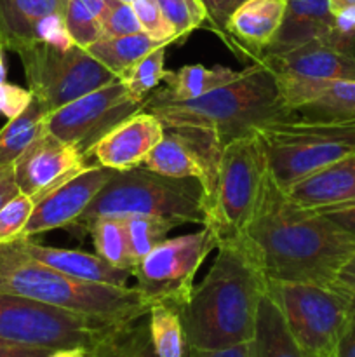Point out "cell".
I'll return each instance as SVG.
<instances>
[{
	"label": "cell",
	"mask_w": 355,
	"mask_h": 357,
	"mask_svg": "<svg viewBox=\"0 0 355 357\" xmlns=\"http://www.w3.org/2000/svg\"><path fill=\"white\" fill-rule=\"evenodd\" d=\"M115 2H122V3H132V2H136V0H115Z\"/></svg>",
	"instance_id": "cell-52"
},
{
	"label": "cell",
	"mask_w": 355,
	"mask_h": 357,
	"mask_svg": "<svg viewBox=\"0 0 355 357\" xmlns=\"http://www.w3.org/2000/svg\"><path fill=\"white\" fill-rule=\"evenodd\" d=\"M35 201L24 194H17L0 209V246L16 243L23 237L26 223L30 220Z\"/></svg>",
	"instance_id": "cell-33"
},
{
	"label": "cell",
	"mask_w": 355,
	"mask_h": 357,
	"mask_svg": "<svg viewBox=\"0 0 355 357\" xmlns=\"http://www.w3.org/2000/svg\"><path fill=\"white\" fill-rule=\"evenodd\" d=\"M96 253L113 267L131 271L136 261L129 250L127 232L120 218H96L87 225Z\"/></svg>",
	"instance_id": "cell-28"
},
{
	"label": "cell",
	"mask_w": 355,
	"mask_h": 357,
	"mask_svg": "<svg viewBox=\"0 0 355 357\" xmlns=\"http://www.w3.org/2000/svg\"><path fill=\"white\" fill-rule=\"evenodd\" d=\"M155 2L174 28L178 42H183L191 31L207 24V10L200 0H155Z\"/></svg>",
	"instance_id": "cell-31"
},
{
	"label": "cell",
	"mask_w": 355,
	"mask_h": 357,
	"mask_svg": "<svg viewBox=\"0 0 355 357\" xmlns=\"http://www.w3.org/2000/svg\"><path fill=\"white\" fill-rule=\"evenodd\" d=\"M17 244L21 250L40 264L63 272L73 279L86 282H100V284L127 286L131 271L113 267L97 253H86V251L65 250V248H52L38 244L31 239H19Z\"/></svg>",
	"instance_id": "cell-20"
},
{
	"label": "cell",
	"mask_w": 355,
	"mask_h": 357,
	"mask_svg": "<svg viewBox=\"0 0 355 357\" xmlns=\"http://www.w3.org/2000/svg\"><path fill=\"white\" fill-rule=\"evenodd\" d=\"M68 0H0V44L19 52L37 44L35 28L49 14H65Z\"/></svg>",
	"instance_id": "cell-22"
},
{
	"label": "cell",
	"mask_w": 355,
	"mask_h": 357,
	"mask_svg": "<svg viewBox=\"0 0 355 357\" xmlns=\"http://www.w3.org/2000/svg\"><path fill=\"white\" fill-rule=\"evenodd\" d=\"M274 75L306 80H355V52L326 40H312L278 56L260 59Z\"/></svg>",
	"instance_id": "cell-17"
},
{
	"label": "cell",
	"mask_w": 355,
	"mask_h": 357,
	"mask_svg": "<svg viewBox=\"0 0 355 357\" xmlns=\"http://www.w3.org/2000/svg\"><path fill=\"white\" fill-rule=\"evenodd\" d=\"M122 222L125 225L129 250L136 264L157 244L166 241L171 230L178 227L176 222L159 218V216H127V218H122Z\"/></svg>",
	"instance_id": "cell-29"
},
{
	"label": "cell",
	"mask_w": 355,
	"mask_h": 357,
	"mask_svg": "<svg viewBox=\"0 0 355 357\" xmlns=\"http://www.w3.org/2000/svg\"><path fill=\"white\" fill-rule=\"evenodd\" d=\"M333 357H355V312L352 314L347 328L341 333L336 349L333 352Z\"/></svg>",
	"instance_id": "cell-43"
},
{
	"label": "cell",
	"mask_w": 355,
	"mask_h": 357,
	"mask_svg": "<svg viewBox=\"0 0 355 357\" xmlns=\"http://www.w3.org/2000/svg\"><path fill=\"white\" fill-rule=\"evenodd\" d=\"M134 330L136 323L131 326H125L122 330L115 331L108 338H104L101 344L93 349L90 357H132L134 349Z\"/></svg>",
	"instance_id": "cell-37"
},
{
	"label": "cell",
	"mask_w": 355,
	"mask_h": 357,
	"mask_svg": "<svg viewBox=\"0 0 355 357\" xmlns=\"http://www.w3.org/2000/svg\"><path fill=\"white\" fill-rule=\"evenodd\" d=\"M17 56L23 63L28 89L51 112L118 79L79 45L61 51L37 42Z\"/></svg>",
	"instance_id": "cell-10"
},
{
	"label": "cell",
	"mask_w": 355,
	"mask_h": 357,
	"mask_svg": "<svg viewBox=\"0 0 355 357\" xmlns=\"http://www.w3.org/2000/svg\"><path fill=\"white\" fill-rule=\"evenodd\" d=\"M31 100H33V94L30 89L10 82L0 84V115H3L7 121L23 114Z\"/></svg>",
	"instance_id": "cell-38"
},
{
	"label": "cell",
	"mask_w": 355,
	"mask_h": 357,
	"mask_svg": "<svg viewBox=\"0 0 355 357\" xmlns=\"http://www.w3.org/2000/svg\"><path fill=\"white\" fill-rule=\"evenodd\" d=\"M287 107L301 121L355 122V80H306L277 77Z\"/></svg>",
	"instance_id": "cell-15"
},
{
	"label": "cell",
	"mask_w": 355,
	"mask_h": 357,
	"mask_svg": "<svg viewBox=\"0 0 355 357\" xmlns=\"http://www.w3.org/2000/svg\"><path fill=\"white\" fill-rule=\"evenodd\" d=\"M51 114L40 100L33 98L26 110L10 119L0 129V166H9L45 131V119Z\"/></svg>",
	"instance_id": "cell-26"
},
{
	"label": "cell",
	"mask_w": 355,
	"mask_h": 357,
	"mask_svg": "<svg viewBox=\"0 0 355 357\" xmlns=\"http://www.w3.org/2000/svg\"><path fill=\"white\" fill-rule=\"evenodd\" d=\"M267 278L242 239L221 241L204 281L180 305L188 349L219 351L253 340Z\"/></svg>",
	"instance_id": "cell-2"
},
{
	"label": "cell",
	"mask_w": 355,
	"mask_h": 357,
	"mask_svg": "<svg viewBox=\"0 0 355 357\" xmlns=\"http://www.w3.org/2000/svg\"><path fill=\"white\" fill-rule=\"evenodd\" d=\"M80 2H82L84 6H86L87 9H89L90 13L101 21V24H103L104 17H106V14L110 13L113 0H80Z\"/></svg>",
	"instance_id": "cell-47"
},
{
	"label": "cell",
	"mask_w": 355,
	"mask_h": 357,
	"mask_svg": "<svg viewBox=\"0 0 355 357\" xmlns=\"http://www.w3.org/2000/svg\"><path fill=\"white\" fill-rule=\"evenodd\" d=\"M268 296L281 310L296 344L310 357H333L355 312V296L338 284L267 281Z\"/></svg>",
	"instance_id": "cell-7"
},
{
	"label": "cell",
	"mask_w": 355,
	"mask_h": 357,
	"mask_svg": "<svg viewBox=\"0 0 355 357\" xmlns=\"http://www.w3.org/2000/svg\"><path fill=\"white\" fill-rule=\"evenodd\" d=\"M249 349L251 357H310L296 344L285 326L281 310L267 293L260 300Z\"/></svg>",
	"instance_id": "cell-24"
},
{
	"label": "cell",
	"mask_w": 355,
	"mask_h": 357,
	"mask_svg": "<svg viewBox=\"0 0 355 357\" xmlns=\"http://www.w3.org/2000/svg\"><path fill=\"white\" fill-rule=\"evenodd\" d=\"M19 194L16 176H14V166H0V209Z\"/></svg>",
	"instance_id": "cell-41"
},
{
	"label": "cell",
	"mask_w": 355,
	"mask_h": 357,
	"mask_svg": "<svg viewBox=\"0 0 355 357\" xmlns=\"http://www.w3.org/2000/svg\"><path fill=\"white\" fill-rule=\"evenodd\" d=\"M268 169L265 150L254 135L226 143L221 152L214 197L205 216V225L221 241L242 237Z\"/></svg>",
	"instance_id": "cell-9"
},
{
	"label": "cell",
	"mask_w": 355,
	"mask_h": 357,
	"mask_svg": "<svg viewBox=\"0 0 355 357\" xmlns=\"http://www.w3.org/2000/svg\"><path fill=\"white\" fill-rule=\"evenodd\" d=\"M166 47L167 45H162V47L148 52L145 58L139 59L136 65H132L131 68L125 70V72L118 77L131 96L138 98V100H146V98L150 96V93H152L160 82H164V77H166L167 72Z\"/></svg>",
	"instance_id": "cell-30"
},
{
	"label": "cell",
	"mask_w": 355,
	"mask_h": 357,
	"mask_svg": "<svg viewBox=\"0 0 355 357\" xmlns=\"http://www.w3.org/2000/svg\"><path fill=\"white\" fill-rule=\"evenodd\" d=\"M240 72H235L226 66H204V65H187L176 72L167 70L164 82V89L150 94V100L155 101H190L232 82L239 77Z\"/></svg>",
	"instance_id": "cell-23"
},
{
	"label": "cell",
	"mask_w": 355,
	"mask_h": 357,
	"mask_svg": "<svg viewBox=\"0 0 355 357\" xmlns=\"http://www.w3.org/2000/svg\"><path fill=\"white\" fill-rule=\"evenodd\" d=\"M333 31L334 14L327 0H287L281 28L263 56L284 54L312 40L331 42Z\"/></svg>",
	"instance_id": "cell-19"
},
{
	"label": "cell",
	"mask_w": 355,
	"mask_h": 357,
	"mask_svg": "<svg viewBox=\"0 0 355 357\" xmlns=\"http://www.w3.org/2000/svg\"><path fill=\"white\" fill-rule=\"evenodd\" d=\"M329 2V9L333 14L341 13L345 9H350V7H355V0H327Z\"/></svg>",
	"instance_id": "cell-49"
},
{
	"label": "cell",
	"mask_w": 355,
	"mask_h": 357,
	"mask_svg": "<svg viewBox=\"0 0 355 357\" xmlns=\"http://www.w3.org/2000/svg\"><path fill=\"white\" fill-rule=\"evenodd\" d=\"M35 38L40 44L51 45V47L61 49V51L72 49L75 45L68 28H66L65 14H49V16L42 17L35 28Z\"/></svg>",
	"instance_id": "cell-36"
},
{
	"label": "cell",
	"mask_w": 355,
	"mask_h": 357,
	"mask_svg": "<svg viewBox=\"0 0 355 357\" xmlns=\"http://www.w3.org/2000/svg\"><path fill=\"white\" fill-rule=\"evenodd\" d=\"M275 181L289 188L355 152V122H310L294 117L256 129Z\"/></svg>",
	"instance_id": "cell-6"
},
{
	"label": "cell",
	"mask_w": 355,
	"mask_h": 357,
	"mask_svg": "<svg viewBox=\"0 0 355 357\" xmlns=\"http://www.w3.org/2000/svg\"><path fill=\"white\" fill-rule=\"evenodd\" d=\"M164 132L166 128L157 115L148 110H139L103 136L93 149L90 157H96L100 166L111 171L139 167L164 138Z\"/></svg>",
	"instance_id": "cell-16"
},
{
	"label": "cell",
	"mask_w": 355,
	"mask_h": 357,
	"mask_svg": "<svg viewBox=\"0 0 355 357\" xmlns=\"http://www.w3.org/2000/svg\"><path fill=\"white\" fill-rule=\"evenodd\" d=\"M111 174L113 171L96 164L86 166L79 173L56 185L52 190L35 201V208L21 239H31L49 230L75 225L93 199L110 181Z\"/></svg>",
	"instance_id": "cell-13"
},
{
	"label": "cell",
	"mask_w": 355,
	"mask_h": 357,
	"mask_svg": "<svg viewBox=\"0 0 355 357\" xmlns=\"http://www.w3.org/2000/svg\"><path fill=\"white\" fill-rule=\"evenodd\" d=\"M65 23L73 42L79 47L87 49L94 42L103 38L101 21L80 0H68L66 2Z\"/></svg>",
	"instance_id": "cell-32"
},
{
	"label": "cell",
	"mask_w": 355,
	"mask_h": 357,
	"mask_svg": "<svg viewBox=\"0 0 355 357\" xmlns=\"http://www.w3.org/2000/svg\"><path fill=\"white\" fill-rule=\"evenodd\" d=\"M159 216L181 223L205 225L204 188L197 178H169L146 167L113 171L93 199L77 227L87 229L96 218Z\"/></svg>",
	"instance_id": "cell-5"
},
{
	"label": "cell",
	"mask_w": 355,
	"mask_h": 357,
	"mask_svg": "<svg viewBox=\"0 0 355 357\" xmlns=\"http://www.w3.org/2000/svg\"><path fill=\"white\" fill-rule=\"evenodd\" d=\"M287 0H246L230 13L225 26V42L242 58L260 61L274 42L285 13Z\"/></svg>",
	"instance_id": "cell-18"
},
{
	"label": "cell",
	"mask_w": 355,
	"mask_h": 357,
	"mask_svg": "<svg viewBox=\"0 0 355 357\" xmlns=\"http://www.w3.org/2000/svg\"><path fill=\"white\" fill-rule=\"evenodd\" d=\"M145 110L166 129H202L226 145L274 122L294 119L274 73L261 61L251 63L235 80L190 101L146 100Z\"/></svg>",
	"instance_id": "cell-3"
},
{
	"label": "cell",
	"mask_w": 355,
	"mask_h": 357,
	"mask_svg": "<svg viewBox=\"0 0 355 357\" xmlns=\"http://www.w3.org/2000/svg\"><path fill=\"white\" fill-rule=\"evenodd\" d=\"M242 243L267 281L333 284L355 257V237L327 222L312 208L296 204L265 173Z\"/></svg>",
	"instance_id": "cell-1"
},
{
	"label": "cell",
	"mask_w": 355,
	"mask_h": 357,
	"mask_svg": "<svg viewBox=\"0 0 355 357\" xmlns=\"http://www.w3.org/2000/svg\"><path fill=\"white\" fill-rule=\"evenodd\" d=\"M87 160L79 149L45 129L13 164L14 176L21 194L37 201L66 178L89 166Z\"/></svg>",
	"instance_id": "cell-14"
},
{
	"label": "cell",
	"mask_w": 355,
	"mask_h": 357,
	"mask_svg": "<svg viewBox=\"0 0 355 357\" xmlns=\"http://www.w3.org/2000/svg\"><path fill=\"white\" fill-rule=\"evenodd\" d=\"M207 10V26L225 40V26L232 13V0H200Z\"/></svg>",
	"instance_id": "cell-40"
},
{
	"label": "cell",
	"mask_w": 355,
	"mask_h": 357,
	"mask_svg": "<svg viewBox=\"0 0 355 357\" xmlns=\"http://www.w3.org/2000/svg\"><path fill=\"white\" fill-rule=\"evenodd\" d=\"M319 215H322L327 222L336 225L338 229L355 237V201L343 202V204L324 206V208H312Z\"/></svg>",
	"instance_id": "cell-39"
},
{
	"label": "cell",
	"mask_w": 355,
	"mask_h": 357,
	"mask_svg": "<svg viewBox=\"0 0 355 357\" xmlns=\"http://www.w3.org/2000/svg\"><path fill=\"white\" fill-rule=\"evenodd\" d=\"M187 357H251L249 344H240L235 347L219 349V351H195L188 349Z\"/></svg>",
	"instance_id": "cell-45"
},
{
	"label": "cell",
	"mask_w": 355,
	"mask_h": 357,
	"mask_svg": "<svg viewBox=\"0 0 355 357\" xmlns=\"http://www.w3.org/2000/svg\"><path fill=\"white\" fill-rule=\"evenodd\" d=\"M242 2H246V0H232V10L235 9L237 6H240V3H242Z\"/></svg>",
	"instance_id": "cell-51"
},
{
	"label": "cell",
	"mask_w": 355,
	"mask_h": 357,
	"mask_svg": "<svg viewBox=\"0 0 355 357\" xmlns=\"http://www.w3.org/2000/svg\"><path fill=\"white\" fill-rule=\"evenodd\" d=\"M334 284H338L340 288H343L345 291H348L350 295L355 296V257L341 268Z\"/></svg>",
	"instance_id": "cell-46"
},
{
	"label": "cell",
	"mask_w": 355,
	"mask_h": 357,
	"mask_svg": "<svg viewBox=\"0 0 355 357\" xmlns=\"http://www.w3.org/2000/svg\"><path fill=\"white\" fill-rule=\"evenodd\" d=\"M7 82V65H6V47L0 44V84Z\"/></svg>",
	"instance_id": "cell-50"
},
{
	"label": "cell",
	"mask_w": 355,
	"mask_h": 357,
	"mask_svg": "<svg viewBox=\"0 0 355 357\" xmlns=\"http://www.w3.org/2000/svg\"><path fill=\"white\" fill-rule=\"evenodd\" d=\"M132 9H134L139 23H141L143 31L146 35L157 38V40L169 42V44L178 42L174 28L166 20V16L162 14L155 0H136V2H132Z\"/></svg>",
	"instance_id": "cell-34"
},
{
	"label": "cell",
	"mask_w": 355,
	"mask_h": 357,
	"mask_svg": "<svg viewBox=\"0 0 355 357\" xmlns=\"http://www.w3.org/2000/svg\"><path fill=\"white\" fill-rule=\"evenodd\" d=\"M148 331L157 357H187L188 345L180 309L173 303H152L148 310Z\"/></svg>",
	"instance_id": "cell-27"
},
{
	"label": "cell",
	"mask_w": 355,
	"mask_h": 357,
	"mask_svg": "<svg viewBox=\"0 0 355 357\" xmlns=\"http://www.w3.org/2000/svg\"><path fill=\"white\" fill-rule=\"evenodd\" d=\"M0 293L24 296L93 319L129 326L152 303L138 289L73 279L24 253L16 243L0 246Z\"/></svg>",
	"instance_id": "cell-4"
},
{
	"label": "cell",
	"mask_w": 355,
	"mask_h": 357,
	"mask_svg": "<svg viewBox=\"0 0 355 357\" xmlns=\"http://www.w3.org/2000/svg\"><path fill=\"white\" fill-rule=\"evenodd\" d=\"M284 190L303 208H324L355 201V152Z\"/></svg>",
	"instance_id": "cell-21"
},
{
	"label": "cell",
	"mask_w": 355,
	"mask_h": 357,
	"mask_svg": "<svg viewBox=\"0 0 355 357\" xmlns=\"http://www.w3.org/2000/svg\"><path fill=\"white\" fill-rule=\"evenodd\" d=\"M122 328L125 326L80 316L24 296L0 293V340L9 344L47 351L94 349Z\"/></svg>",
	"instance_id": "cell-8"
},
{
	"label": "cell",
	"mask_w": 355,
	"mask_h": 357,
	"mask_svg": "<svg viewBox=\"0 0 355 357\" xmlns=\"http://www.w3.org/2000/svg\"><path fill=\"white\" fill-rule=\"evenodd\" d=\"M47 349L24 347V345L9 344V342L0 340V357H47Z\"/></svg>",
	"instance_id": "cell-44"
},
{
	"label": "cell",
	"mask_w": 355,
	"mask_h": 357,
	"mask_svg": "<svg viewBox=\"0 0 355 357\" xmlns=\"http://www.w3.org/2000/svg\"><path fill=\"white\" fill-rule=\"evenodd\" d=\"M162 45H169V42L157 40V38H152L145 31H141V33L124 35V37L100 38L93 45H89L86 51L94 59H97L104 68L120 77L125 70L136 65L148 52L155 51Z\"/></svg>",
	"instance_id": "cell-25"
},
{
	"label": "cell",
	"mask_w": 355,
	"mask_h": 357,
	"mask_svg": "<svg viewBox=\"0 0 355 357\" xmlns=\"http://www.w3.org/2000/svg\"><path fill=\"white\" fill-rule=\"evenodd\" d=\"M146 100L131 96L122 80L117 79L51 112L45 119V129L89 159L96 143L115 126L145 110Z\"/></svg>",
	"instance_id": "cell-12"
},
{
	"label": "cell",
	"mask_w": 355,
	"mask_h": 357,
	"mask_svg": "<svg viewBox=\"0 0 355 357\" xmlns=\"http://www.w3.org/2000/svg\"><path fill=\"white\" fill-rule=\"evenodd\" d=\"M93 356V349L87 347H65V349H54L49 352L47 357H90Z\"/></svg>",
	"instance_id": "cell-48"
},
{
	"label": "cell",
	"mask_w": 355,
	"mask_h": 357,
	"mask_svg": "<svg viewBox=\"0 0 355 357\" xmlns=\"http://www.w3.org/2000/svg\"><path fill=\"white\" fill-rule=\"evenodd\" d=\"M132 357H157L153 351L152 340H150L148 321L143 323L141 319L136 323L134 330V349H132Z\"/></svg>",
	"instance_id": "cell-42"
},
{
	"label": "cell",
	"mask_w": 355,
	"mask_h": 357,
	"mask_svg": "<svg viewBox=\"0 0 355 357\" xmlns=\"http://www.w3.org/2000/svg\"><path fill=\"white\" fill-rule=\"evenodd\" d=\"M101 26H103V38L124 37V35H134L143 31L141 23L132 9V3H122L115 2V0Z\"/></svg>",
	"instance_id": "cell-35"
},
{
	"label": "cell",
	"mask_w": 355,
	"mask_h": 357,
	"mask_svg": "<svg viewBox=\"0 0 355 357\" xmlns=\"http://www.w3.org/2000/svg\"><path fill=\"white\" fill-rule=\"evenodd\" d=\"M214 248L218 239L209 227L162 241L132 268L138 289L150 303L183 305L194 289L198 268Z\"/></svg>",
	"instance_id": "cell-11"
}]
</instances>
